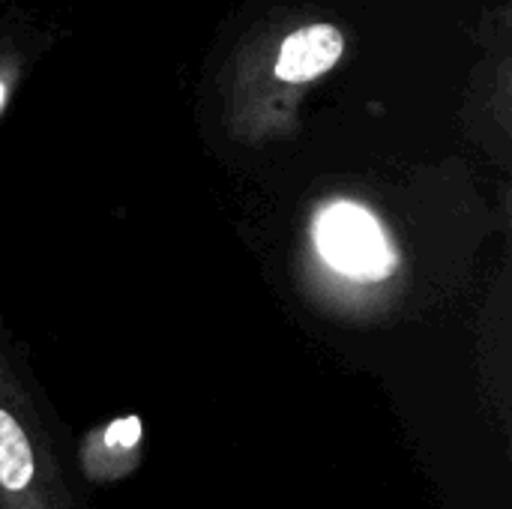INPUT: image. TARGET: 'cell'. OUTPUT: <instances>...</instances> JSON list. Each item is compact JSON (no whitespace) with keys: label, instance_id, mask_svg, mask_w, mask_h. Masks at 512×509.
I'll list each match as a JSON object with an SVG mask.
<instances>
[{"label":"cell","instance_id":"5","mask_svg":"<svg viewBox=\"0 0 512 509\" xmlns=\"http://www.w3.org/2000/svg\"><path fill=\"white\" fill-rule=\"evenodd\" d=\"M18 75H21V57L3 54V57H0V114L6 111V105H9V99H12V93H15Z\"/></svg>","mask_w":512,"mask_h":509},{"label":"cell","instance_id":"3","mask_svg":"<svg viewBox=\"0 0 512 509\" xmlns=\"http://www.w3.org/2000/svg\"><path fill=\"white\" fill-rule=\"evenodd\" d=\"M0 509H75L48 432L0 351Z\"/></svg>","mask_w":512,"mask_h":509},{"label":"cell","instance_id":"2","mask_svg":"<svg viewBox=\"0 0 512 509\" xmlns=\"http://www.w3.org/2000/svg\"><path fill=\"white\" fill-rule=\"evenodd\" d=\"M306 264L315 285L336 303L363 306L366 294L399 276L402 252L372 207L354 198H330L309 219Z\"/></svg>","mask_w":512,"mask_h":509},{"label":"cell","instance_id":"1","mask_svg":"<svg viewBox=\"0 0 512 509\" xmlns=\"http://www.w3.org/2000/svg\"><path fill=\"white\" fill-rule=\"evenodd\" d=\"M345 30L333 21H300L234 60L225 126L243 144H264L294 129L303 93L345 57Z\"/></svg>","mask_w":512,"mask_h":509},{"label":"cell","instance_id":"4","mask_svg":"<svg viewBox=\"0 0 512 509\" xmlns=\"http://www.w3.org/2000/svg\"><path fill=\"white\" fill-rule=\"evenodd\" d=\"M144 426L135 414L117 417L105 426H96L78 447V468L87 483L111 486L126 480L141 465Z\"/></svg>","mask_w":512,"mask_h":509}]
</instances>
